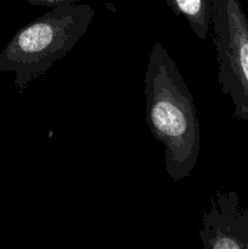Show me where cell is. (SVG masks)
I'll return each instance as SVG.
<instances>
[{
    "instance_id": "obj_3",
    "label": "cell",
    "mask_w": 248,
    "mask_h": 249,
    "mask_svg": "<svg viewBox=\"0 0 248 249\" xmlns=\"http://www.w3.org/2000/svg\"><path fill=\"white\" fill-rule=\"evenodd\" d=\"M218 84L230 97L233 118L248 122V17L240 0H212Z\"/></svg>"
},
{
    "instance_id": "obj_6",
    "label": "cell",
    "mask_w": 248,
    "mask_h": 249,
    "mask_svg": "<svg viewBox=\"0 0 248 249\" xmlns=\"http://www.w3.org/2000/svg\"><path fill=\"white\" fill-rule=\"evenodd\" d=\"M28 4L32 6H48V7H55L58 5H67V4H78L79 1H84V0H27Z\"/></svg>"
},
{
    "instance_id": "obj_4",
    "label": "cell",
    "mask_w": 248,
    "mask_h": 249,
    "mask_svg": "<svg viewBox=\"0 0 248 249\" xmlns=\"http://www.w3.org/2000/svg\"><path fill=\"white\" fill-rule=\"evenodd\" d=\"M198 238L203 249H248V209L235 191L220 189L212 197Z\"/></svg>"
},
{
    "instance_id": "obj_1",
    "label": "cell",
    "mask_w": 248,
    "mask_h": 249,
    "mask_svg": "<svg viewBox=\"0 0 248 249\" xmlns=\"http://www.w3.org/2000/svg\"><path fill=\"white\" fill-rule=\"evenodd\" d=\"M146 119L164 147V164L173 181L190 177L201 152V128L195 100L177 62L156 41L145 74Z\"/></svg>"
},
{
    "instance_id": "obj_5",
    "label": "cell",
    "mask_w": 248,
    "mask_h": 249,
    "mask_svg": "<svg viewBox=\"0 0 248 249\" xmlns=\"http://www.w3.org/2000/svg\"><path fill=\"white\" fill-rule=\"evenodd\" d=\"M177 16L184 17L195 36L207 38L212 23V0H165Z\"/></svg>"
},
{
    "instance_id": "obj_2",
    "label": "cell",
    "mask_w": 248,
    "mask_h": 249,
    "mask_svg": "<svg viewBox=\"0 0 248 249\" xmlns=\"http://www.w3.org/2000/svg\"><path fill=\"white\" fill-rule=\"evenodd\" d=\"M95 10L91 5L67 4L21 27L0 53V73L15 74V89L22 94L35 78L45 74L85 36Z\"/></svg>"
}]
</instances>
